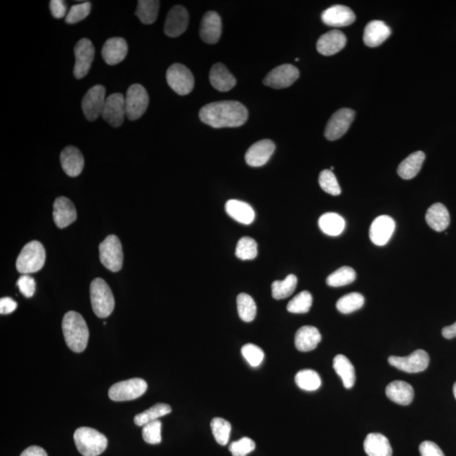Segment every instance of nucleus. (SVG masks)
Instances as JSON below:
<instances>
[{
  "label": "nucleus",
  "mask_w": 456,
  "mask_h": 456,
  "mask_svg": "<svg viewBox=\"0 0 456 456\" xmlns=\"http://www.w3.org/2000/svg\"><path fill=\"white\" fill-rule=\"evenodd\" d=\"M391 35V30L381 21H373L366 25L364 42L368 47L376 48L386 42Z\"/></svg>",
  "instance_id": "nucleus-25"
},
{
  "label": "nucleus",
  "mask_w": 456,
  "mask_h": 456,
  "mask_svg": "<svg viewBox=\"0 0 456 456\" xmlns=\"http://www.w3.org/2000/svg\"><path fill=\"white\" fill-rule=\"evenodd\" d=\"M356 272L353 268L343 267L328 276L327 283L331 287H340L349 285L356 280Z\"/></svg>",
  "instance_id": "nucleus-40"
},
{
  "label": "nucleus",
  "mask_w": 456,
  "mask_h": 456,
  "mask_svg": "<svg viewBox=\"0 0 456 456\" xmlns=\"http://www.w3.org/2000/svg\"><path fill=\"white\" fill-rule=\"evenodd\" d=\"M101 262L113 272L121 270L123 253L121 240L115 235H110L99 245Z\"/></svg>",
  "instance_id": "nucleus-6"
},
{
  "label": "nucleus",
  "mask_w": 456,
  "mask_h": 456,
  "mask_svg": "<svg viewBox=\"0 0 456 456\" xmlns=\"http://www.w3.org/2000/svg\"><path fill=\"white\" fill-rule=\"evenodd\" d=\"M53 216L56 226L62 229L76 222L77 212L68 198L59 197L54 201Z\"/></svg>",
  "instance_id": "nucleus-23"
},
{
  "label": "nucleus",
  "mask_w": 456,
  "mask_h": 456,
  "mask_svg": "<svg viewBox=\"0 0 456 456\" xmlns=\"http://www.w3.org/2000/svg\"><path fill=\"white\" fill-rule=\"evenodd\" d=\"M386 393L391 401L399 404V405L407 406L413 401V388L404 381L397 380L388 384Z\"/></svg>",
  "instance_id": "nucleus-28"
},
{
  "label": "nucleus",
  "mask_w": 456,
  "mask_h": 456,
  "mask_svg": "<svg viewBox=\"0 0 456 456\" xmlns=\"http://www.w3.org/2000/svg\"><path fill=\"white\" fill-rule=\"evenodd\" d=\"M128 54V44L122 37H112L106 41L102 50L103 61L108 65H118Z\"/></svg>",
  "instance_id": "nucleus-20"
},
{
  "label": "nucleus",
  "mask_w": 456,
  "mask_h": 456,
  "mask_svg": "<svg viewBox=\"0 0 456 456\" xmlns=\"http://www.w3.org/2000/svg\"><path fill=\"white\" fill-rule=\"evenodd\" d=\"M235 255L242 260H252L258 255V245L255 239L244 237L238 241Z\"/></svg>",
  "instance_id": "nucleus-44"
},
{
  "label": "nucleus",
  "mask_w": 456,
  "mask_h": 456,
  "mask_svg": "<svg viewBox=\"0 0 456 456\" xmlns=\"http://www.w3.org/2000/svg\"><path fill=\"white\" fill-rule=\"evenodd\" d=\"M325 25L334 28H343L356 21V16L349 7L336 5L325 10L321 16Z\"/></svg>",
  "instance_id": "nucleus-19"
},
{
  "label": "nucleus",
  "mask_w": 456,
  "mask_h": 456,
  "mask_svg": "<svg viewBox=\"0 0 456 456\" xmlns=\"http://www.w3.org/2000/svg\"><path fill=\"white\" fill-rule=\"evenodd\" d=\"M106 99V88L103 85H96L89 90L81 103L82 110L87 121H95L102 116Z\"/></svg>",
  "instance_id": "nucleus-10"
},
{
  "label": "nucleus",
  "mask_w": 456,
  "mask_h": 456,
  "mask_svg": "<svg viewBox=\"0 0 456 456\" xmlns=\"http://www.w3.org/2000/svg\"><path fill=\"white\" fill-rule=\"evenodd\" d=\"M321 334L316 327H302L295 335V346L300 351L315 350L321 341Z\"/></svg>",
  "instance_id": "nucleus-29"
},
{
  "label": "nucleus",
  "mask_w": 456,
  "mask_h": 456,
  "mask_svg": "<svg viewBox=\"0 0 456 456\" xmlns=\"http://www.w3.org/2000/svg\"><path fill=\"white\" fill-rule=\"evenodd\" d=\"M17 286L25 297L32 298L35 293L36 282L32 276L28 275L21 276L18 280Z\"/></svg>",
  "instance_id": "nucleus-50"
},
{
  "label": "nucleus",
  "mask_w": 456,
  "mask_h": 456,
  "mask_svg": "<svg viewBox=\"0 0 456 456\" xmlns=\"http://www.w3.org/2000/svg\"><path fill=\"white\" fill-rule=\"evenodd\" d=\"M355 118V111L350 108H342L331 116L324 130V136L329 141H336L342 137L349 129Z\"/></svg>",
  "instance_id": "nucleus-12"
},
{
  "label": "nucleus",
  "mask_w": 456,
  "mask_h": 456,
  "mask_svg": "<svg viewBox=\"0 0 456 456\" xmlns=\"http://www.w3.org/2000/svg\"><path fill=\"white\" fill-rule=\"evenodd\" d=\"M364 304V298L362 294L351 293L340 298L336 302V308L338 311L347 315L360 309Z\"/></svg>",
  "instance_id": "nucleus-41"
},
{
  "label": "nucleus",
  "mask_w": 456,
  "mask_h": 456,
  "mask_svg": "<svg viewBox=\"0 0 456 456\" xmlns=\"http://www.w3.org/2000/svg\"><path fill=\"white\" fill-rule=\"evenodd\" d=\"M63 170L70 177H77L83 171L85 160L79 149L70 145L63 149L61 154Z\"/></svg>",
  "instance_id": "nucleus-22"
},
{
  "label": "nucleus",
  "mask_w": 456,
  "mask_h": 456,
  "mask_svg": "<svg viewBox=\"0 0 456 456\" xmlns=\"http://www.w3.org/2000/svg\"><path fill=\"white\" fill-rule=\"evenodd\" d=\"M442 335L444 338L448 340L456 338V322L444 327L442 330Z\"/></svg>",
  "instance_id": "nucleus-55"
},
{
  "label": "nucleus",
  "mask_w": 456,
  "mask_h": 456,
  "mask_svg": "<svg viewBox=\"0 0 456 456\" xmlns=\"http://www.w3.org/2000/svg\"><path fill=\"white\" fill-rule=\"evenodd\" d=\"M346 37L338 30L328 32L321 36L317 42V50L320 54L331 56L339 53L345 48Z\"/></svg>",
  "instance_id": "nucleus-24"
},
{
  "label": "nucleus",
  "mask_w": 456,
  "mask_h": 456,
  "mask_svg": "<svg viewBox=\"0 0 456 456\" xmlns=\"http://www.w3.org/2000/svg\"><path fill=\"white\" fill-rule=\"evenodd\" d=\"M160 2L156 0H140L138 1L136 14L142 23L153 24L158 19Z\"/></svg>",
  "instance_id": "nucleus-35"
},
{
  "label": "nucleus",
  "mask_w": 456,
  "mask_h": 456,
  "mask_svg": "<svg viewBox=\"0 0 456 456\" xmlns=\"http://www.w3.org/2000/svg\"><path fill=\"white\" fill-rule=\"evenodd\" d=\"M255 441L248 437H245L235 441L229 446V450L233 456H247L256 450Z\"/></svg>",
  "instance_id": "nucleus-49"
},
{
  "label": "nucleus",
  "mask_w": 456,
  "mask_h": 456,
  "mask_svg": "<svg viewBox=\"0 0 456 456\" xmlns=\"http://www.w3.org/2000/svg\"><path fill=\"white\" fill-rule=\"evenodd\" d=\"M149 105L147 90L141 84L130 85L125 96L126 117L137 121L143 116Z\"/></svg>",
  "instance_id": "nucleus-7"
},
{
  "label": "nucleus",
  "mask_w": 456,
  "mask_h": 456,
  "mask_svg": "<svg viewBox=\"0 0 456 456\" xmlns=\"http://www.w3.org/2000/svg\"><path fill=\"white\" fill-rule=\"evenodd\" d=\"M426 222L433 230L443 231L450 225V213L443 204L436 203L431 205L426 213Z\"/></svg>",
  "instance_id": "nucleus-31"
},
{
  "label": "nucleus",
  "mask_w": 456,
  "mask_h": 456,
  "mask_svg": "<svg viewBox=\"0 0 456 456\" xmlns=\"http://www.w3.org/2000/svg\"><path fill=\"white\" fill-rule=\"evenodd\" d=\"M62 329L67 346L74 353H82L87 349L89 330L80 313L70 311L63 316Z\"/></svg>",
  "instance_id": "nucleus-2"
},
{
  "label": "nucleus",
  "mask_w": 456,
  "mask_h": 456,
  "mask_svg": "<svg viewBox=\"0 0 456 456\" xmlns=\"http://www.w3.org/2000/svg\"><path fill=\"white\" fill-rule=\"evenodd\" d=\"M92 10V3L90 2H83L76 3V5L71 7L68 11V14L65 17V22L67 24H76L78 22L85 20Z\"/></svg>",
  "instance_id": "nucleus-46"
},
{
  "label": "nucleus",
  "mask_w": 456,
  "mask_h": 456,
  "mask_svg": "<svg viewBox=\"0 0 456 456\" xmlns=\"http://www.w3.org/2000/svg\"><path fill=\"white\" fill-rule=\"evenodd\" d=\"M298 278L295 275H289L283 281H275L271 285L272 297L276 300L291 296L296 289Z\"/></svg>",
  "instance_id": "nucleus-37"
},
{
  "label": "nucleus",
  "mask_w": 456,
  "mask_h": 456,
  "mask_svg": "<svg viewBox=\"0 0 456 456\" xmlns=\"http://www.w3.org/2000/svg\"><path fill=\"white\" fill-rule=\"evenodd\" d=\"M211 428L216 442L220 446H227L231 431L230 422L220 417L213 418L211 422Z\"/></svg>",
  "instance_id": "nucleus-42"
},
{
  "label": "nucleus",
  "mask_w": 456,
  "mask_h": 456,
  "mask_svg": "<svg viewBox=\"0 0 456 456\" xmlns=\"http://www.w3.org/2000/svg\"><path fill=\"white\" fill-rule=\"evenodd\" d=\"M210 81L213 87L219 92H228L236 85V79L223 63H216L210 72Z\"/></svg>",
  "instance_id": "nucleus-27"
},
{
  "label": "nucleus",
  "mask_w": 456,
  "mask_h": 456,
  "mask_svg": "<svg viewBox=\"0 0 456 456\" xmlns=\"http://www.w3.org/2000/svg\"><path fill=\"white\" fill-rule=\"evenodd\" d=\"M453 393H454V395H455V398L456 399V382L454 384Z\"/></svg>",
  "instance_id": "nucleus-56"
},
{
  "label": "nucleus",
  "mask_w": 456,
  "mask_h": 456,
  "mask_svg": "<svg viewBox=\"0 0 456 456\" xmlns=\"http://www.w3.org/2000/svg\"><path fill=\"white\" fill-rule=\"evenodd\" d=\"M276 149L274 142L262 140L256 142L247 151L245 160L250 167H262L268 163Z\"/></svg>",
  "instance_id": "nucleus-18"
},
{
  "label": "nucleus",
  "mask_w": 456,
  "mask_h": 456,
  "mask_svg": "<svg viewBox=\"0 0 456 456\" xmlns=\"http://www.w3.org/2000/svg\"><path fill=\"white\" fill-rule=\"evenodd\" d=\"M225 209L228 216L244 225H249L255 220V211L251 205L246 202L230 200L227 202Z\"/></svg>",
  "instance_id": "nucleus-26"
},
{
  "label": "nucleus",
  "mask_w": 456,
  "mask_h": 456,
  "mask_svg": "<svg viewBox=\"0 0 456 456\" xmlns=\"http://www.w3.org/2000/svg\"><path fill=\"white\" fill-rule=\"evenodd\" d=\"M299 70L293 65H282L272 70L265 76L264 84L274 89L291 87L298 79Z\"/></svg>",
  "instance_id": "nucleus-15"
},
{
  "label": "nucleus",
  "mask_w": 456,
  "mask_h": 456,
  "mask_svg": "<svg viewBox=\"0 0 456 456\" xmlns=\"http://www.w3.org/2000/svg\"><path fill=\"white\" fill-rule=\"evenodd\" d=\"M242 354L245 360L253 368L259 367L265 357L263 350L255 344H246L242 347Z\"/></svg>",
  "instance_id": "nucleus-47"
},
{
  "label": "nucleus",
  "mask_w": 456,
  "mask_h": 456,
  "mask_svg": "<svg viewBox=\"0 0 456 456\" xmlns=\"http://www.w3.org/2000/svg\"><path fill=\"white\" fill-rule=\"evenodd\" d=\"M91 302L95 315L103 319L113 313L115 306L113 293L102 278H96L91 283Z\"/></svg>",
  "instance_id": "nucleus-5"
},
{
  "label": "nucleus",
  "mask_w": 456,
  "mask_h": 456,
  "mask_svg": "<svg viewBox=\"0 0 456 456\" xmlns=\"http://www.w3.org/2000/svg\"><path fill=\"white\" fill-rule=\"evenodd\" d=\"M313 298L308 291H302L295 296L287 306V311L293 313H306L311 308Z\"/></svg>",
  "instance_id": "nucleus-43"
},
{
  "label": "nucleus",
  "mask_w": 456,
  "mask_h": 456,
  "mask_svg": "<svg viewBox=\"0 0 456 456\" xmlns=\"http://www.w3.org/2000/svg\"><path fill=\"white\" fill-rule=\"evenodd\" d=\"M364 448L368 456H392L391 444L381 433H369L364 440Z\"/></svg>",
  "instance_id": "nucleus-30"
},
{
  "label": "nucleus",
  "mask_w": 456,
  "mask_h": 456,
  "mask_svg": "<svg viewBox=\"0 0 456 456\" xmlns=\"http://www.w3.org/2000/svg\"><path fill=\"white\" fill-rule=\"evenodd\" d=\"M21 456H48V455L43 448L31 446L22 452Z\"/></svg>",
  "instance_id": "nucleus-54"
},
{
  "label": "nucleus",
  "mask_w": 456,
  "mask_h": 456,
  "mask_svg": "<svg viewBox=\"0 0 456 456\" xmlns=\"http://www.w3.org/2000/svg\"><path fill=\"white\" fill-rule=\"evenodd\" d=\"M319 184L324 192L331 194V196H338L341 194V187H340L338 178L331 170L321 172L319 177Z\"/></svg>",
  "instance_id": "nucleus-45"
},
{
  "label": "nucleus",
  "mask_w": 456,
  "mask_h": 456,
  "mask_svg": "<svg viewBox=\"0 0 456 456\" xmlns=\"http://www.w3.org/2000/svg\"><path fill=\"white\" fill-rule=\"evenodd\" d=\"M395 228V220L391 216H377L370 226L369 238L375 245H386L393 235Z\"/></svg>",
  "instance_id": "nucleus-16"
},
{
  "label": "nucleus",
  "mask_w": 456,
  "mask_h": 456,
  "mask_svg": "<svg viewBox=\"0 0 456 456\" xmlns=\"http://www.w3.org/2000/svg\"><path fill=\"white\" fill-rule=\"evenodd\" d=\"M46 260L44 247L39 241H32L22 249L17 260V271L28 275L39 271Z\"/></svg>",
  "instance_id": "nucleus-4"
},
{
  "label": "nucleus",
  "mask_w": 456,
  "mask_h": 456,
  "mask_svg": "<svg viewBox=\"0 0 456 456\" xmlns=\"http://www.w3.org/2000/svg\"><path fill=\"white\" fill-rule=\"evenodd\" d=\"M147 390V383L140 377L116 383L110 388L108 395L112 401L127 402L141 397Z\"/></svg>",
  "instance_id": "nucleus-8"
},
{
  "label": "nucleus",
  "mask_w": 456,
  "mask_h": 456,
  "mask_svg": "<svg viewBox=\"0 0 456 456\" xmlns=\"http://www.w3.org/2000/svg\"><path fill=\"white\" fill-rule=\"evenodd\" d=\"M421 456H444L442 450L432 441H424L420 444Z\"/></svg>",
  "instance_id": "nucleus-51"
},
{
  "label": "nucleus",
  "mask_w": 456,
  "mask_h": 456,
  "mask_svg": "<svg viewBox=\"0 0 456 456\" xmlns=\"http://www.w3.org/2000/svg\"><path fill=\"white\" fill-rule=\"evenodd\" d=\"M50 10L52 16L56 19H62L67 16V5L62 0H52L50 1Z\"/></svg>",
  "instance_id": "nucleus-52"
},
{
  "label": "nucleus",
  "mask_w": 456,
  "mask_h": 456,
  "mask_svg": "<svg viewBox=\"0 0 456 456\" xmlns=\"http://www.w3.org/2000/svg\"><path fill=\"white\" fill-rule=\"evenodd\" d=\"M167 81L169 87L180 96L189 94L194 87L191 71L182 63H174L167 71Z\"/></svg>",
  "instance_id": "nucleus-9"
},
{
  "label": "nucleus",
  "mask_w": 456,
  "mask_h": 456,
  "mask_svg": "<svg viewBox=\"0 0 456 456\" xmlns=\"http://www.w3.org/2000/svg\"><path fill=\"white\" fill-rule=\"evenodd\" d=\"M76 65L74 67V76L76 79H82L89 73L92 63L94 61L95 48L87 39H82L74 47Z\"/></svg>",
  "instance_id": "nucleus-11"
},
{
  "label": "nucleus",
  "mask_w": 456,
  "mask_h": 456,
  "mask_svg": "<svg viewBox=\"0 0 456 456\" xmlns=\"http://www.w3.org/2000/svg\"><path fill=\"white\" fill-rule=\"evenodd\" d=\"M171 412V406L167 405V404H156V405L151 407V408L145 410L143 413L136 415V416L134 417V424L139 426V427H141V426L143 427V426L149 424V422L158 420V418L166 416V415L169 414Z\"/></svg>",
  "instance_id": "nucleus-36"
},
{
  "label": "nucleus",
  "mask_w": 456,
  "mask_h": 456,
  "mask_svg": "<svg viewBox=\"0 0 456 456\" xmlns=\"http://www.w3.org/2000/svg\"><path fill=\"white\" fill-rule=\"evenodd\" d=\"M295 382L302 390L307 391H317L321 386L319 373L311 369L299 371L295 377Z\"/></svg>",
  "instance_id": "nucleus-39"
},
{
  "label": "nucleus",
  "mask_w": 456,
  "mask_h": 456,
  "mask_svg": "<svg viewBox=\"0 0 456 456\" xmlns=\"http://www.w3.org/2000/svg\"><path fill=\"white\" fill-rule=\"evenodd\" d=\"M199 116L202 122L213 128H236L248 121L249 113L236 101H223L207 104L201 108Z\"/></svg>",
  "instance_id": "nucleus-1"
},
{
  "label": "nucleus",
  "mask_w": 456,
  "mask_h": 456,
  "mask_svg": "<svg viewBox=\"0 0 456 456\" xmlns=\"http://www.w3.org/2000/svg\"><path fill=\"white\" fill-rule=\"evenodd\" d=\"M126 116L125 97L121 93L108 96L104 105L102 117L114 128L123 125Z\"/></svg>",
  "instance_id": "nucleus-14"
},
{
  "label": "nucleus",
  "mask_w": 456,
  "mask_h": 456,
  "mask_svg": "<svg viewBox=\"0 0 456 456\" xmlns=\"http://www.w3.org/2000/svg\"><path fill=\"white\" fill-rule=\"evenodd\" d=\"M200 35L205 43L215 44L222 35V20L215 11H208L202 19Z\"/></svg>",
  "instance_id": "nucleus-21"
},
{
  "label": "nucleus",
  "mask_w": 456,
  "mask_h": 456,
  "mask_svg": "<svg viewBox=\"0 0 456 456\" xmlns=\"http://www.w3.org/2000/svg\"><path fill=\"white\" fill-rule=\"evenodd\" d=\"M188 25V11L185 7L176 6L167 14L164 32L168 37H177L186 31Z\"/></svg>",
  "instance_id": "nucleus-17"
},
{
  "label": "nucleus",
  "mask_w": 456,
  "mask_h": 456,
  "mask_svg": "<svg viewBox=\"0 0 456 456\" xmlns=\"http://www.w3.org/2000/svg\"><path fill=\"white\" fill-rule=\"evenodd\" d=\"M388 362L393 367L403 372L416 373L424 371L429 364L428 354L424 350H416L409 356L388 357Z\"/></svg>",
  "instance_id": "nucleus-13"
},
{
  "label": "nucleus",
  "mask_w": 456,
  "mask_h": 456,
  "mask_svg": "<svg viewBox=\"0 0 456 456\" xmlns=\"http://www.w3.org/2000/svg\"><path fill=\"white\" fill-rule=\"evenodd\" d=\"M160 430H162V422L159 420L149 422L143 426L142 436H143L145 442L149 444H158L162 442Z\"/></svg>",
  "instance_id": "nucleus-48"
},
{
  "label": "nucleus",
  "mask_w": 456,
  "mask_h": 456,
  "mask_svg": "<svg viewBox=\"0 0 456 456\" xmlns=\"http://www.w3.org/2000/svg\"><path fill=\"white\" fill-rule=\"evenodd\" d=\"M333 368L335 373L341 377L344 387L353 388L356 381V373L349 358L344 355H338L333 360Z\"/></svg>",
  "instance_id": "nucleus-33"
},
{
  "label": "nucleus",
  "mask_w": 456,
  "mask_h": 456,
  "mask_svg": "<svg viewBox=\"0 0 456 456\" xmlns=\"http://www.w3.org/2000/svg\"><path fill=\"white\" fill-rule=\"evenodd\" d=\"M74 440L78 451L83 456H99L107 446L106 437L91 428H78L74 432Z\"/></svg>",
  "instance_id": "nucleus-3"
},
{
  "label": "nucleus",
  "mask_w": 456,
  "mask_h": 456,
  "mask_svg": "<svg viewBox=\"0 0 456 456\" xmlns=\"http://www.w3.org/2000/svg\"><path fill=\"white\" fill-rule=\"evenodd\" d=\"M239 317L245 322H251L256 319L257 307L255 300L246 293H240L237 298Z\"/></svg>",
  "instance_id": "nucleus-38"
},
{
  "label": "nucleus",
  "mask_w": 456,
  "mask_h": 456,
  "mask_svg": "<svg viewBox=\"0 0 456 456\" xmlns=\"http://www.w3.org/2000/svg\"><path fill=\"white\" fill-rule=\"evenodd\" d=\"M424 160L425 154L424 152L419 151L412 153L400 164L397 169L400 177L406 179V180L416 177L421 170Z\"/></svg>",
  "instance_id": "nucleus-32"
},
{
  "label": "nucleus",
  "mask_w": 456,
  "mask_h": 456,
  "mask_svg": "<svg viewBox=\"0 0 456 456\" xmlns=\"http://www.w3.org/2000/svg\"><path fill=\"white\" fill-rule=\"evenodd\" d=\"M17 308L16 301H14L10 298H2L0 300V313L1 315H10L13 313Z\"/></svg>",
  "instance_id": "nucleus-53"
},
{
  "label": "nucleus",
  "mask_w": 456,
  "mask_h": 456,
  "mask_svg": "<svg viewBox=\"0 0 456 456\" xmlns=\"http://www.w3.org/2000/svg\"><path fill=\"white\" fill-rule=\"evenodd\" d=\"M346 222L342 216L336 213H325L319 219V227L324 234L329 236H339L345 229Z\"/></svg>",
  "instance_id": "nucleus-34"
}]
</instances>
